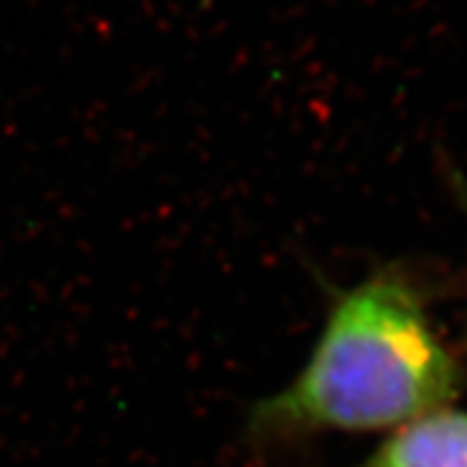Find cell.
I'll list each match as a JSON object with an SVG mask.
<instances>
[{
    "mask_svg": "<svg viewBox=\"0 0 467 467\" xmlns=\"http://www.w3.org/2000/svg\"><path fill=\"white\" fill-rule=\"evenodd\" d=\"M462 368L427 306L399 267L341 289L306 365L277 394L255 403L248 434L275 446L320 434L394 431L451 406Z\"/></svg>",
    "mask_w": 467,
    "mask_h": 467,
    "instance_id": "cell-1",
    "label": "cell"
},
{
    "mask_svg": "<svg viewBox=\"0 0 467 467\" xmlns=\"http://www.w3.org/2000/svg\"><path fill=\"white\" fill-rule=\"evenodd\" d=\"M356 467H467V410L443 406L400 424Z\"/></svg>",
    "mask_w": 467,
    "mask_h": 467,
    "instance_id": "cell-2",
    "label": "cell"
},
{
    "mask_svg": "<svg viewBox=\"0 0 467 467\" xmlns=\"http://www.w3.org/2000/svg\"><path fill=\"white\" fill-rule=\"evenodd\" d=\"M453 184H455V189H458V198H461L462 205H465V210H467V186H465V182H462V177H455Z\"/></svg>",
    "mask_w": 467,
    "mask_h": 467,
    "instance_id": "cell-3",
    "label": "cell"
}]
</instances>
